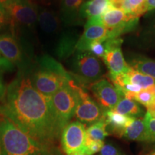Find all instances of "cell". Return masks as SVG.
I'll use <instances>...</instances> for the list:
<instances>
[{"instance_id":"cell-1","label":"cell","mask_w":155,"mask_h":155,"mask_svg":"<svg viewBox=\"0 0 155 155\" xmlns=\"http://www.w3.org/2000/svg\"><path fill=\"white\" fill-rule=\"evenodd\" d=\"M1 101L0 116L32 139L53 144L61 139L51 98L36 90L28 75L18 72Z\"/></svg>"},{"instance_id":"cell-2","label":"cell","mask_w":155,"mask_h":155,"mask_svg":"<svg viewBox=\"0 0 155 155\" xmlns=\"http://www.w3.org/2000/svg\"><path fill=\"white\" fill-rule=\"evenodd\" d=\"M0 145L3 155H63L56 144L32 139L3 117L0 121Z\"/></svg>"},{"instance_id":"cell-3","label":"cell","mask_w":155,"mask_h":155,"mask_svg":"<svg viewBox=\"0 0 155 155\" xmlns=\"http://www.w3.org/2000/svg\"><path fill=\"white\" fill-rule=\"evenodd\" d=\"M5 10L12 33L19 40L31 43L30 38L35 32L38 25V7L32 0H13Z\"/></svg>"},{"instance_id":"cell-4","label":"cell","mask_w":155,"mask_h":155,"mask_svg":"<svg viewBox=\"0 0 155 155\" xmlns=\"http://www.w3.org/2000/svg\"><path fill=\"white\" fill-rule=\"evenodd\" d=\"M0 55L23 74L29 75L35 66L33 47L22 42L12 32L0 34Z\"/></svg>"},{"instance_id":"cell-5","label":"cell","mask_w":155,"mask_h":155,"mask_svg":"<svg viewBox=\"0 0 155 155\" xmlns=\"http://www.w3.org/2000/svg\"><path fill=\"white\" fill-rule=\"evenodd\" d=\"M71 75L78 86L86 88L102 78L104 68L99 58L89 51L76 50L71 62Z\"/></svg>"},{"instance_id":"cell-6","label":"cell","mask_w":155,"mask_h":155,"mask_svg":"<svg viewBox=\"0 0 155 155\" xmlns=\"http://www.w3.org/2000/svg\"><path fill=\"white\" fill-rule=\"evenodd\" d=\"M78 102V85L73 80L65 83L51 97L54 114L62 131L74 116Z\"/></svg>"},{"instance_id":"cell-7","label":"cell","mask_w":155,"mask_h":155,"mask_svg":"<svg viewBox=\"0 0 155 155\" xmlns=\"http://www.w3.org/2000/svg\"><path fill=\"white\" fill-rule=\"evenodd\" d=\"M28 76L36 90L50 98L65 83L73 80L71 75H63L36 63Z\"/></svg>"},{"instance_id":"cell-8","label":"cell","mask_w":155,"mask_h":155,"mask_svg":"<svg viewBox=\"0 0 155 155\" xmlns=\"http://www.w3.org/2000/svg\"><path fill=\"white\" fill-rule=\"evenodd\" d=\"M139 18L126 14L121 9L111 5L101 15L103 23L106 29L105 40L118 38L122 34L133 30L138 24Z\"/></svg>"},{"instance_id":"cell-9","label":"cell","mask_w":155,"mask_h":155,"mask_svg":"<svg viewBox=\"0 0 155 155\" xmlns=\"http://www.w3.org/2000/svg\"><path fill=\"white\" fill-rule=\"evenodd\" d=\"M62 150L65 155L83 152L86 154V129L85 124L75 121L63 129L61 136Z\"/></svg>"},{"instance_id":"cell-10","label":"cell","mask_w":155,"mask_h":155,"mask_svg":"<svg viewBox=\"0 0 155 155\" xmlns=\"http://www.w3.org/2000/svg\"><path fill=\"white\" fill-rule=\"evenodd\" d=\"M104 42L106 52L103 61L109 71L110 79H113L127 73L130 66L126 62L122 53L121 38L108 39Z\"/></svg>"},{"instance_id":"cell-11","label":"cell","mask_w":155,"mask_h":155,"mask_svg":"<svg viewBox=\"0 0 155 155\" xmlns=\"http://www.w3.org/2000/svg\"><path fill=\"white\" fill-rule=\"evenodd\" d=\"M78 102L75 109V117L83 124H92L104 117L105 111L86 91L85 88L78 86Z\"/></svg>"},{"instance_id":"cell-12","label":"cell","mask_w":155,"mask_h":155,"mask_svg":"<svg viewBox=\"0 0 155 155\" xmlns=\"http://www.w3.org/2000/svg\"><path fill=\"white\" fill-rule=\"evenodd\" d=\"M88 88L104 111L113 110L124 95L106 78H101Z\"/></svg>"},{"instance_id":"cell-13","label":"cell","mask_w":155,"mask_h":155,"mask_svg":"<svg viewBox=\"0 0 155 155\" xmlns=\"http://www.w3.org/2000/svg\"><path fill=\"white\" fill-rule=\"evenodd\" d=\"M106 29L103 23L101 17H94L87 19L84 31L76 45V50L88 51L93 42L98 40L105 41Z\"/></svg>"},{"instance_id":"cell-14","label":"cell","mask_w":155,"mask_h":155,"mask_svg":"<svg viewBox=\"0 0 155 155\" xmlns=\"http://www.w3.org/2000/svg\"><path fill=\"white\" fill-rule=\"evenodd\" d=\"M84 0H61L60 7V19L65 26L80 25V9Z\"/></svg>"},{"instance_id":"cell-15","label":"cell","mask_w":155,"mask_h":155,"mask_svg":"<svg viewBox=\"0 0 155 155\" xmlns=\"http://www.w3.org/2000/svg\"><path fill=\"white\" fill-rule=\"evenodd\" d=\"M61 21L51 9L38 7V25L45 35H53L59 30Z\"/></svg>"},{"instance_id":"cell-16","label":"cell","mask_w":155,"mask_h":155,"mask_svg":"<svg viewBox=\"0 0 155 155\" xmlns=\"http://www.w3.org/2000/svg\"><path fill=\"white\" fill-rule=\"evenodd\" d=\"M104 118L107 124L108 134L120 138H122L125 129L134 119V117L123 115L113 110L105 111Z\"/></svg>"},{"instance_id":"cell-17","label":"cell","mask_w":155,"mask_h":155,"mask_svg":"<svg viewBox=\"0 0 155 155\" xmlns=\"http://www.w3.org/2000/svg\"><path fill=\"white\" fill-rule=\"evenodd\" d=\"M79 38L72 32H63L57 42L55 54L60 59H66L73 55L76 51V45Z\"/></svg>"},{"instance_id":"cell-18","label":"cell","mask_w":155,"mask_h":155,"mask_svg":"<svg viewBox=\"0 0 155 155\" xmlns=\"http://www.w3.org/2000/svg\"><path fill=\"white\" fill-rule=\"evenodd\" d=\"M111 6L109 0H87L81 7V19L83 20L94 17H101Z\"/></svg>"},{"instance_id":"cell-19","label":"cell","mask_w":155,"mask_h":155,"mask_svg":"<svg viewBox=\"0 0 155 155\" xmlns=\"http://www.w3.org/2000/svg\"><path fill=\"white\" fill-rule=\"evenodd\" d=\"M122 138L130 141L148 142L144 119L141 118H134L125 129Z\"/></svg>"},{"instance_id":"cell-20","label":"cell","mask_w":155,"mask_h":155,"mask_svg":"<svg viewBox=\"0 0 155 155\" xmlns=\"http://www.w3.org/2000/svg\"><path fill=\"white\" fill-rule=\"evenodd\" d=\"M111 5L116 8L121 9L126 14L130 16L139 17L146 12V0H109Z\"/></svg>"},{"instance_id":"cell-21","label":"cell","mask_w":155,"mask_h":155,"mask_svg":"<svg viewBox=\"0 0 155 155\" xmlns=\"http://www.w3.org/2000/svg\"><path fill=\"white\" fill-rule=\"evenodd\" d=\"M113 111L123 115L134 118H141L145 116L144 110L140 104L134 100L129 99L124 97L118 103Z\"/></svg>"},{"instance_id":"cell-22","label":"cell","mask_w":155,"mask_h":155,"mask_svg":"<svg viewBox=\"0 0 155 155\" xmlns=\"http://www.w3.org/2000/svg\"><path fill=\"white\" fill-rule=\"evenodd\" d=\"M129 65L155 79V60L142 55H135L130 60Z\"/></svg>"},{"instance_id":"cell-23","label":"cell","mask_w":155,"mask_h":155,"mask_svg":"<svg viewBox=\"0 0 155 155\" xmlns=\"http://www.w3.org/2000/svg\"><path fill=\"white\" fill-rule=\"evenodd\" d=\"M109 135L105 118L91 124L86 129V137L95 141H103Z\"/></svg>"},{"instance_id":"cell-24","label":"cell","mask_w":155,"mask_h":155,"mask_svg":"<svg viewBox=\"0 0 155 155\" xmlns=\"http://www.w3.org/2000/svg\"><path fill=\"white\" fill-rule=\"evenodd\" d=\"M14 69V65L6 60L2 55H0V101L5 97L7 90V87L3 81V73L7 71H12Z\"/></svg>"},{"instance_id":"cell-25","label":"cell","mask_w":155,"mask_h":155,"mask_svg":"<svg viewBox=\"0 0 155 155\" xmlns=\"http://www.w3.org/2000/svg\"><path fill=\"white\" fill-rule=\"evenodd\" d=\"M88 51L92 54L93 55L96 56V58L102 59L105 55L106 48H105V42L103 40H98V41H95L89 47Z\"/></svg>"},{"instance_id":"cell-26","label":"cell","mask_w":155,"mask_h":155,"mask_svg":"<svg viewBox=\"0 0 155 155\" xmlns=\"http://www.w3.org/2000/svg\"><path fill=\"white\" fill-rule=\"evenodd\" d=\"M144 122L146 125L148 142L155 141V119L152 118L148 114H145Z\"/></svg>"},{"instance_id":"cell-27","label":"cell","mask_w":155,"mask_h":155,"mask_svg":"<svg viewBox=\"0 0 155 155\" xmlns=\"http://www.w3.org/2000/svg\"><path fill=\"white\" fill-rule=\"evenodd\" d=\"M104 145L103 141H95L88 139L86 137V154L87 155H94L99 152Z\"/></svg>"},{"instance_id":"cell-28","label":"cell","mask_w":155,"mask_h":155,"mask_svg":"<svg viewBox=\"0 0 155 155\" xmlns=\"http://www.w3.org/2000/svg\"><path fill=\"white\" fill-rule=\"evenodd\" d=\"M100 155H124L120 149L111 143L104 144L100 151Z\"/></svg>"},{"instance_id":"cell-29","label":"cell","mask_w":155,"mask_h":155,"mask_svg":"<svg viewBox=\"0 0 155 155\" xmlns=\"http://www.w3.org/2000/svg\"><path fill=\"white\" fill-rule=\"evenodd\" d=\"M9 22L8 17L5 9L0 3V28Z\"/></svg>"},{"instance_id":"cell-30","label":"cell","mask_w":155,"mask_h":155,"mask_svg":"<svg viewBox=\"0 0 155 155\" xmlns=\"http://www.w3.org/2000/svg\"><path fill=\"white\" fill-rule=\"evenodd\" d=\"M155 9V0H146L145 11L148 12Z\"/></svg>"},{"instance_id":"cell-31","label":"cell","mask_w":155,"mask_h":155,"mask_svg":"<svg viewBox=\"0 0 155 155\" xmlns=\"http://www.w3.org/2000/svg\"><path fill=\"white\" fill-rule=\"evenodd\" d=\"M12 1L13 0H0V3L3 6L4 8L5 9Z\"/></svg>"},{"instance_id":"cell-32","label":"cell","mask_w":155,"mask_h":155,"mask_svg":"<svg viewBox=\"0 0 155 155\" xmlns=\"http://www.w3.org/2000/svg\"><path fill=\"white\" fill-rule=\"evenodd\" d=\"M145 155H155V149H154V150L151 151V152H149L148 154H147Z\"/></svg>"},{"instance_id":"cell-33","label":"cell","mask_w":155,"mask_h":155,"mask_svg":"<svg viewBox=\"0 0 155 155\" xmlns=\"http://www.w3.org/2000/svg\"><path fill=\"white\" fill-rule=\"evenodd\" d=\"M71 155H87L85 154V153H83V152H77V153H74V154H72Z\"/></svg>"},{"instance_id":"cell-34","label":"cell","mask_w":155,"mask_h":155,"mask_svg":"<svg viewBox=\"0 0 155 155\" xmlns=\"http://www.w3.org/2000/svg\"><path fill=\"white\" fill-rule=\"evenodd\" d=\"M0 155H3V154H2V151L1 145H0Z\"/></svg>"}]
</instances>
